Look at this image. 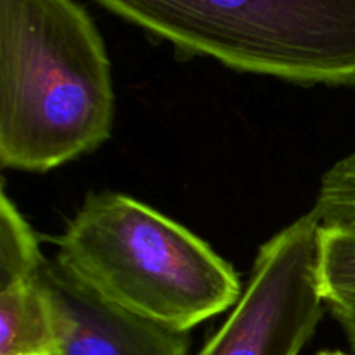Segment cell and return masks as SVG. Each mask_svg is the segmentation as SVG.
<instances>
[{"label":"cell","mask_w":355,"mask_h":355,"mask_svg":"<svg viewBox=\"0 0 355 355\" xmlns=\"http://www.w3.org/2000/svg\"><path fill=\"white\" fill-rule=\"evenodd\" d=\"M189 55L300 85H355V0H94Z\"/></svg>","instance_id":"3"},{"label":"cell","mask_w":355,"mask_h":355,"mask_svg":"<svg viewBox=\"0 0 355 355\" xmlns=\"http://www.w3.org/2000/svg\"><path fill=\"white\" fill-rule=\"evenodd\" d=\"M319 277L326 302L355 300V238L321 229Z\"/></svg>","instance_id":"8"},{"label":"cell","mask_w":355,"mask_h":355,"mask_svg":"<svg viewBox=\"0 0 355 355\" xmlns=\"http://www.w3.org/2000/svg\"><path fill=\"white\" fill-rule=\"evenodd\" d=\"M314 211L260 246L234 311L198 355H298L324 312Z\"/></svg>","instance_id":"4"},{"label":"cell","mask_w":355,"mask_h":355,"mask_svg":"<svg viewBox=\"0 0 355 355\" xmlns=\"http://www.w3.org/2000/svg\"><path fill=\"white\" fill-rule=\"evenodd\" d=\"M318 355H347L343 352H340V350H324V352L318 354Z\"/></svg>","instance_id":"10"},{"label":"cell","mask_w":355,"mask_h":355,"mask_svg":"<svg viewBox=\"0 0 355 355\" xmlns=\"http://www.w3.org/2000/svg\"><path fill=\"white\" fill-rule=\"evenodd\" d=\"M103 37L75 0H0V163L44 173L111 137Z\"/></svg>","instance_id":"1"},{"label":"cell","mask_w":355,"mask_h":355,"mask_svg":"<svg viewBox=\"0 0 355 355\" xmlns=\"http://www.w3.org/2000/svg\"><path fill=\"white\" fill-rule=\"evenodd\" d=\"M44 283L52 300L59 355H187L189 335L106 300L47 260Z\"/></svg>","instance_id":"5"},{"label":"cell","mask_w":355,"mask_h":355,"mask_svg":"<svg viewBox=\"0 0 355 355\" xmlns=\"http://www.w3.org/2000/svg\"><path fill=\"white\" fill-rule=\"evenodd\" d=\"M312 211L321 229L355 238V151L322 175Z\"/></svg>","instance_id":"7"},{"label":"cell","mask_w":355,"mask_h":355,"mask_svg":"<svg viewBox=\"0 0 355 355\" xmlns=\"http://www.w3.org/2000/svg\"><path fill=\"white\" fill-rule=\"evenodd\" d=\"M55 245V260L101 297L179 331L243 293L238 272L208 243L127 194H89Z\"/></svg>","instance_id":"2"},{"label":"cell","mask_w":355,"mask_h":355,"mask_svg":"<svg viewBox=\"0 0 355 355\" xmlns=\"http://www.w3.org/2000/svg\"><path fill=\"white\" fill-rule=\"evenodd\" d=\"M326 304L355 350V300H336Z\"/></svg>","instance_id":"9"},{"label":"cell","mask_w":355,"mask_h":355,"mask_svg":"<svg viewBox=\"0 0 355 355\" xmlns=\"http://www.w3.org/2000/svg\"><path fill=\"white\" fill-rule=\"evenodd\" d=\"M0 355H59L37 232L0 191Z\"/></svg>","instance_id":"6"}]
</instances>
